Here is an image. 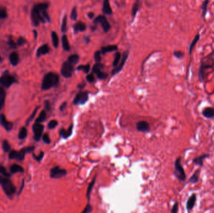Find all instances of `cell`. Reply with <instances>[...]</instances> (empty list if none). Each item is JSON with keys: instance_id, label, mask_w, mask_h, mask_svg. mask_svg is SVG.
Returning a JSON list of instances; mask_svg holds the SVG:
<instances>
[{"instance_id": "8d00e7d4", "label": "cell", "mask_w": 214, "mask_h": 213, "mask_svg": "<svg viewBox=\"0 0 214 213\" xmlns=\"http://www.w3.org/2000/svg\"><path fill=\"white\" fill-rule=\"evenodd\" d=\"M61 31L63 33L67 32V16L65 15L62 19V26H61Z\"/></svg>"}, {"instance_id": "d6a6232c", "label": "cell", "mask_w": 214, "mask_h": 213, "mask_svg": "<svg viewBox=\"0 0 214 213\" xmlns=\"http://www.w3.org/2000/svg\"><path fill=\"white\" fill-rule=\"evenodd\" d=\"M52 43H53V46L57 48L59 45V39L56 32H52Z\"/></svg>"}, {"instance_id": "f907efd6", "label": "cell", "mask_w": 214, "mask_h": 213, "mask_svg": "<svg viewBox=\"0 0 214 213\" xmlns=\"http://www.w3.org/2000/svg\"><path fill=\"white\" fill-rule=\"evenodd\" d=\"M44 155H45V154H44L43 152V151H41L40 153H39L38 156H36V155H33V157H34V159H35L36 161H37L38 162H40L41 161H42V160L43 159V157H44Z\"/></svg>"}, {"instance_id": "f35d334b", "label": "cell", "mask_w": 214, "mask_h": 213, "mask_svg": "<svg viewBox=\"0 0 214 213\" xmlns=\"http://www.w3.org/2000/svg\"><path fill=\"white\" fill-rule=\"evenodd\" d=\"M174 55L176 58H177L178 59H182L184 58L185 53H184V52H183L182 51L175 50V51H174Z\"/></svg>"}, {"instance_id": "ac0fdd59", "label": "cell", "mask_w": 214, "mask_h": 213, "mask_svg": "<svg viewBox=\"0 0 214 213\" xmlns=\"http://www.w3.org/2000/svg\"><path fill=\"white\" fill-rule=\"evenodd\" d=\"M137 129L140 132H147L150 130V126L147 121H141L137 123Z\"/></svg>"}, {"instance_id": "7c38bea8", "label": "cell", "mask_w": 214, "mask_h": 213, "mask_svg": "<svg viewBox=\"0 0 214 213\" xmlns=\"http://www.w3.org/2000/svg\"><path fill=\"white\" fill-rule=\"evenodd\" d=\"M128 57V52L126 51V52H125L123 53V55H122V59L121 60L120 63H119V65L115 69H114L113 70H112L111 73L112 76H114L116 74H117V73H120L121 72V71L122 70V69H123L126 62H127Z\"/></svg>"}, {"instance_id": "f1b7e54d", "label": "cell", "mask_w": 214, "mask_h": 213, "mask_svg": "<svg viewBox=\"0 0 214 213\" xmlns=\"http://www.w3.org/2000/svg\"><path fill=\"white\" fill-rule=\"evenodd\" d=\"M200 174V171L197 170L189 179V182H190L191 184H195L197 182H198L199 181Z\"/></svg>"}, {"instance_id": "9c48e42d", "label": "cell", "mask_w": 214, "mask_h": 213, "mask_svg": "<svg viewBox=\"0 0 214 213\" xmlns=\"http://www.w3.org/2000/svg\"><path fill=\"white\" fill-rule=\"evenodd\" d=\"M93 23L95 24L100 23L102 27L104 32H108L111 28V25L108 22L107 18L104 15H99L94 20Z\"/></svg>"}, {"instance_id": "816d5d0a", "label": "cell", "mask_w": 214, "mask_h": 213, "mask_svg": "<svg viewBox=\"0 0 214 213\" xmlns=\"http://www.w3.org/2000/svg\"><path fill=\"white\" fill-rule=\"evenodd\" d=\"M16 155H17V151L12 150L11 151H9L8 157L10 159H16Z\"/></svg>"}, {"instance_id": "9a60e30c", "label": "cell", "mask_w": 214, "mask_h": 213, "mask_svg": "<svg viewBox=\"0 0 214 213\" xmlns=\"http://www.w3.org/2000/svg\"><path fill=\"white\" fill-rule=\"evenodd\" d=\"M0 123H1L2 125L8 131H11L13 127V124L11 122H9V121H8L5 116L3 114L0 115Z\"/></svg>"}, {"instance_id": "c3c4849f", "label": "cell", "mask_w": 214, "mask_h": 213, "mask_svg": "<svg viewBox=\"0 0 214 213\" xmlns=\"http://www.w3.org/2000/svg\"><path fill=\"white\" fill-rule=\"evenodd\" d=\"M94 58L95 62L97 63H99L101 60V52L100 51H97V52L94 54Z\"/></svg>"}, {"instance_id": "7402d4cb", "label": "cell", "mask_w": 214, "mask_h": 213, "mask_svg": "<svg viewBox=\"0 0 214 213\" xmlns=\"http://www.w3.org/2000/svg\"><path fill=\"white\" fill-rule=\"evenodd\" d=\"M117 49H118V46L117 45H108L107 46L101 47L100 52H101V53L105 55L107 53L115 52V51H117Z\"/></svg>"}, {"instance_id": "6f0895ef", "label": "cell", "mask_w": 214, "mask_h": 213, "mask_svg": "<svg viewBox=\"0 0 214 213\" xmlns=\"http://www.w3.org/2000/svg\"><path fill=\"white\" fill-rule=\"evenodd\" d=\"M16 45L17 44L14 41H13L12 39H10L9 41V45L10 47L12 48H16Z\"/></svg>"}, {"instance_id": "7dc6e473", "label": "cell", "mask_w": 214, "mask_h": 213, "mask_svg": "<svg viewBox=\"0 0 214 213\" xmlns=\"http://www.w3.org/2000/svg\"><path fill=\"white\" fill-rule=\"evenodd\" d=\"M58 121H56V120H52V121H50L48 125V127L49 129H54L55 128H56L58 125Z\"/></svg>"}, {"instance_id": "4316f807", "label": "cell", "mask_w": 214, "mask_h": 213, "mask_svg": "<svg viewBox=\"0 0 214 213\" xmlns=\"http://www.w3.org/2000/svg\"><path fill=\"white\" fill-rule=\"evenodd\" d=\"M24 171L23 168L18 164H13L10 166V172L13 174L17 173V172H23Z\"/></svg>"}, {"instance_id": "9f6ffc18", "label": "cell", "mask_w": 214, "mask_h": 213, "mask_svg": "<svg viewBox=\"0 0 214 213\" xmlns=\"http://www.w3.org/2000/svg\"><path fill=\"white\" fill-rule=\"evenodd\" d=\"M25 42H26L25 39L21 37V38H19L18 39V43H17V45H19V46H21V45H23Z\"/></svg>"}, {"instance_id": "e7e4bbea", "label": "cell", "mask_w": 214, "mask_h": 213, "mask_svg": "<svg viewBox=\"0 0 214 213\" xmlns=\"http://www.w3.org/2000/svg\"><path fill=\"white\" fill-rule=\"evenodd\" d=\"M88 16L90 18V19H92L93 17H94V13H92V12H90L88 13Z\"/></svg>"}, {"instance_id": "f546056e", "label": "cell", "mask_w": 214, "mask_h": 213, "mask_svg": "<svg viewBox=\"0 0 214 213\" xmlns=\"http://www.w3.org/2000/svg\"><path fill=\"white\" fill-rule=\"evenodd\" d=\"M62 46H63V48L64 49V50L66 51V52H69V51L70 50V43H69L68 39V38H67L66 35H64L62 36Z\"/></svg>"}, {"instance_id": "6125c7cd", "label": "cell", "mask_w": 214, "mask_h": 213, "mask_svg": "<svg viewBox=\"0 0 214 213\" xmlns=\"http://www.w3.org/2000/svg\"><path fill=\"white\" fill-rule=\"evenodd\" d=\"M86 86V83H81V84H79L78 85V88L80 89H82L85 88V86Z\"/></svg>"}, {"instance_id": "11a10c76", "label": "cell", "mask_w": 214, "mask_h": 213, "mask_svg": "<svg viewBox=\"0 0 214 213\" xmlns=\"http://www.w3.org/2000/svg\"><path fill=\"white\" fill-rule=\"evenodd\" d=\"M86 79H87V80L88 81L89 83H93V82H95V76L93 75V74L91 73V74L87 75Z\"/></svg>"}, {"instance_id": "94428289", "label": "cell", "mask_w": 214, "mask_h": 213, "mask_svg": "<svg viewBox=\"0 0 214 213\" xmlns=\"http://www.w3.org/2000/svg\"><path fill=\"white\" fill-rule=\"evenodd\" d=\"M45 106L46 109H47L48 111H49V109H50V104H49V102L48 101H45Z\"/></svg>"}, {"instance_id": "6da1fadb", "label": "cell", "mask_w": 214, "mask_h": 213, "mask_svg": "<svg viewBox=\"0 0 214 213\" xmlns=\"http://www.w3.org/2000/svg\"><path fill=\"white\" fill-rule=\"evenodd\" d=\"M49 6L48 3H40L35 5L32 10L31 19L33 24L37 26L39 23H46V20L44 18L43 13L46 12V9Z\"/></svg>"}, {"instance_id": "3957f363", "label": "cell", "mask_w": 214, "mask_h": 213, "mask_svg": "<svg viewBox=\"0 0 214 213\" xmlns=\"http://www.w3.org/2000/svg\"><path fill=\"white\" fill-rule=\"evenodd\" d=\"M59 76L53 72L46 74L43 79L42 83V90L46 91L54 86H56L59 82Z\"/></svg>"}, {"instance_id": "b9f144b4", "label": "cell", "mask_w": 214, "mask_h": 213, "mask_svg": "<svg viewBox=\"0 0 214 213\" xmlns=\"http://www.w3.org/2000/svg\"><path fill=\"white\" fill-rule=\"evenodd\" d=\"M120 58H121V53H119V52H117L115 54V59H114V62H113V66H115V68L119 65Z\"/></svg>"}, {"instance_id": "ee69618b", "label": "cell", "mask_w": 214, "mask_h": 213, "mask_svg": "<svg viewBox=\"0 0 214 213\" xmlns=\"http://www.w3.org/2000/svg\"><path fill=\"white\" fill-rule=\"evenodd\" d=\"M70 18L71 19L73 20V21H76V19H77V9H76V6L73 7L72 10H71Z\"/></svg>"}, {"instance_id": "7bdbcfd3", "label": "cell", "mask_w": 214, "mask_h": 213, "mask_svg": "<svg viewBox=\"0 0 214 213\" xmlns=\"http://www.w3.org/2000/svg\"><path fill=\"white\" fill-rule=\"evenodd\" d=\"M0 174L2 175L3 176L6 177V178L10 177V174L7 171L6 168L2 165H0Z\"/></svg>"}, {"instance_id": "ab89813d", "label": "cell", "mask_w": 214, "mask_h": 213, "mask_svg": "<svg viewBox=\"0 0 214 213\" xmlns=\"http://www.w3.org/2000/svg\"><path fill=\"white\" fill-rule=\"evenodd\" d=\"M2 148L3 151L6 152V153H8V152H9L10 149H11V146H10L9 143H8V141L7 140H4L3 141Z\"/></svg>"}, {"instance_id": "8fae6325", "label": "cell", "mask_w": 214, "mask_h": 213, "mask_svg": "<svg viewBox=\"0 0 214 213\" xmlns=\"http://www.w3.org/2000/svg\"><path fill=\"white\" fill-rule=\"evenodd\" d=\"M44 130V126L39 123H35L33 126V131L34 133V139L36 141H39L42 137Z\"/></svg>"}, {"instance_id": "ba28073f", "label": "cell", "mask_w": 214, "mask_h": 213, "mask_svg": "<svg viewBox=\"0 0 214 213\" xmlns=\"http://www.w3.org/2000/svg\"><path fill=\"white\" fill-rule=\"evenodd\" d=\"M16 82L14 76L8 73H4L0 78V84L5 88H9L12 85Z\"/></svg>"}, {"instance_id": "2e32d148", "label": "cell", "mask_w": 214, "mask_h": 213, "mask_svg": "<svg viewBox=\"0 0 214 213\" xmlns=\"http://www.w3.org/2000/svg\"><path fill=\"white\" fill-rule=\"evenodd\" d=\"M73 129V124H71L66 130L63 128L61 129V130L59 131V135L63 139H67L69 137H70L71 135H72Z\"/></svg>"}, {"instance_id": "7a4b0ae2", "label": "cell", "mask_w": 214, "mask_h": 213, "mask_svg": "<svg viewBox=\"0 0 214 213\" xmlns=\"http://www.w3.org/2000/svg\"><path fill=\"white\" fill-rule=\"evenodd\" d=\"M213 69L214 58L213 55L210 54L202 59L198 72L199 82L200 83L204 82V79L206 77V73L208 72L209 69H211L212 72H213Z\"/></svg>"}, {"instance_id": "4fadbf2b", "label": "cell", "mask_w": 214, "mask_h": 213, "mask_svg": "<svg viewBox=\"0 0 214 213\" xmlns=\"http://www.w3.org/2000/svg\"><path fill=\"white\" fill-rule=\"evenodd\" d=\"M197 201V195L196 194L193 193L192 194L188 199L187 203H186V209L187 210V211H190L191 210H192L194 208L195 203Z\"/></svg>"}, {"instance_id": "277c9868", "label": "cell", "mask_w": 214, "mask_h": 213, "mask_svg": "<svg viewBox=\"0 0 214 213\" xmlns=\"http://www.w3.org/2000/svg\"><path fill=\"white\" fill-rule=\"evenodd\" d=\"M0 185H1L5 193L8 197L12 198L16 193V186L9 178L0 176Z\"/></svg>"}, {"instance_id": "cb8c5ba5", "label": "cell", "mask_w": 214, "mask_h": 213, "mask_svg": "<svg viewBox=\"0 0 214 213\" xmlns=\"http://www.w3.org/2000/svg\"><path fill=\"white\" fill-rule=\"evenodd\" d=\"M96 176L93 178V180L90 182V183L88 185V188H87V193H86V196H87V198L88 199V201H90V196H91V191H92V189L94 187V185L95 184V181H96Z\"/></svg>"}, {"instance_id": "f6af8a7d", "label": "cell", "mask_w": 214, "mask_h": 213, "mask_svg": "<svg viewBox=\"0 0 214 213\" xmlns=\"http://www.w3.org/2000/svg\"><path fill=\"white\" fill-rule=\"evenodd\" d=\"M39 108V107H37L36 108H35V109L34 110V111L33 112V113L32 114V115L30 116L29 118L28 119V120H27V121H26V125H27V126L29 125V123H31L32 121V120L34 119V118H35V115H36V113H37V111H38Z\"/></svg>"}, {"instance_id": "74e56055", "label": "cell", "mask_w": 214, "mask_h": 213, "mask_svg": "<svg viewBox=\"0 0 214 213\" xmlns=\"http://www.w3.org/2000/svg\"><path fill=\"white\" fill-rule=\"evenodd\" d=\"M90 69V65L89 64L85 65H80L77 67L76 70L78 71H83L85 73H88Z\"/></svg>"}, {"instance_id": "d6986e66", "label": "cell", "mask_w": 214, "mask_h": 213, "mask_svg": "<svg viewBox=\"0 0 214 213\" xmlns=\"http://www.w3.org/2000/svg\"><path fill=\"white\" fill-rule=\"evenodd\" d=\"M200 39V33H197V34L195 35V37L193 38L192 42L190 43L189 47V56H191L193 48H194V47L196 46L197 43L199 42Z\"/></svg>"}, {"instance_id": "f5cc1de1", "label": "cell", "mask_w": 214, "mask_h": 213, "mask_svg": "<svg viewBox=\"0 0 214 213\" xmlns=\"http://www.w3.org/2000/svg\"><path fill=\"white\" fill-rule=\"evenodd\" d=\"M42 139H43V141L44 143H45L46 144H50L51 139L49 138V135L47 133H45L43 135Z\"/></svg>"}, {"instance_id": "836d02e7", "label": "cell", "mask_w": 214, "mask_h": 213, "mask_svg": "<svg viewBox=\"0 0 214 213\" xmlns=\"http://www.w3.org/2000/svg\"><path fill=\"white\" fill-rule=\"evenodd\" d=\"M139 8H140V2H136L134 4L133 7H132V9H131V15H132V16H133L134 18H135V17L136 16V15H137V12H138Z\"/></svg>"}, {"instance_id": "5b68a950", "label": "cell", "mask_w": 214, "mask_h": 213, "mask_svg": "<svg viewBox=\"0 0 214 213\" xmlns=\"http://www.w3.org/2000/svg\"><path fill=\"white\" fill-rule=\"evenodd\" d=\"M182 158L178 157L175 161L174 163V175L177 179L180 181H185L187 179V175L184 169H183L182 163H181Z\"/></svg>"}, {"instance_id": "ffe728a7", "label": "cell", "mask_w": 214, "mask_h": 213, "mask_svg": "<svg viewBox=\"0 0 214 213\" xmlns=\"http://www.w3.org/2000/svg\"><path fill=\"white\" fill-rule=\"evenodd\" d=\"M86 29H87L86 25L81 22H77L73 26V29H74L75 33H78V32H85Z\"/></svg>"}, {"instance_id": "681fc988", "label": "cell", "mask_w": 214, "mask_h": 213, "mask_svg": "<svg viewBox=\"0 0 214 213\" xmlns=\"http://www.w3.org/2000/svg\"><path fill=\"white\" fill-rule=\"evenodd\" d=\"M96 75H97V78L98 79H105L108 76V74L105 73V72H100L97 73Z\"/></svg>"}, {"instance_id": "bcb514c9", "label": "cell", "mask_w": 214, "mask_h": 213, "mask_svg": "<svg viewBox=\"0 0 214 213\" xmlns=\"http://www.w3.org/2000/svg\"><path fill=\"white\" fill-rule=\"evenodd\" d=\"M93 210V207L91 206L89 202L86 205L85 208L83 210V211L81 212V213H91Z\"/></svg>"}, {"instance_id": "5bb4252c", "label": "cell", "mask_w": 214, "mask_h": 213, "mask_svg": "<svg viewBox=\"0 0 214 213\" xmlns=\"http://www.w3.org/2000/svg\"><path fill=\"white\" fill-rule=\"evenodd\" d=\"M202 116L207 119H213L214 118V108L206 107L202 111Z\"/></svg>"}, {"instance_id": "91938a15", "label": "cell", "mask_w": 214, "mask_h": 213, "mask_svg": "<svg viewBox=\"0 0 214 213\" xmlns=\"http://www.w3.org/2000/svg\"><path fill=\"white\" fill-rule=\"evenodd\" d=\"M83 42L86 43V44H88L90 42V38L88 36H85L83 37Z\"/></svg>"}, {"instance_id": "e575fe53", "label": "cell", "mask_w": 214, "mask_h": 213, "mask_svg": "<svg viewBox=\"0 0 214 213\" xmlns=\"http://www.w3.org/2000/svg\"><path fill=\"white\" fill-rule=\"evenodd\" d=\"M78 60H79V56L76 54L70 56L68 58V62L72 65H73L74 66L78 62Z\"/></svg>"}, {"instance_id": "83f0119b", "label": "cell", "mask_w": 214, "mask_h": 213, "mask_svg": "<svg viewBox=\"0 0 214 213\" xmlns=\"http://www.w3.org/2000/svg\"><path fill=\"white\" fill-rule=\"evenodd\" d=\"M5 98H6V92L4 89L2 87H0V110H1L5 103Z\"/></svg>"}, {"instance_id": "d590c367", "label": "cell", "mask_w": 214, "mask_h": 213, "mask_svg": "<svg viewBox=\"0 0 214 213\" xmlns=\"http://www.w3.org/2000/svg\"><path fill=\"white\" fill-rule=\"evenodd\" d=\"M27 134H28V132H27L26 128L25 127H23L21 128V129L19 130V134H18V138L19 139H22V140L26 138Z\"/></svg>"}, {"instance_id": "4dcf8cb0", "label": "cell", "mask_w": 214, "mask_h": 213, "mask_svg": "<svg viewBox=\"0 0 214 213\" xmlns=\"http://www.w3.org/2000/svg\"><path fill=\"white\" fill-rule=\"evenodd\" d=\"M46 113L45 110H43L42 112L40 113L38 118L36 119V123L41 124L42 123L44 122V121L46 120Z\"/></svg>"}, {"instance_id": "680465c9", "label": "cell", "mask_w": 214, "mask_h": 213, "mask_svg": "<svg viewBox=\"0 0 214 213\" xmlns=\"http://www.w3.org/2000/svg\"><path fill=\"white\" fill-rule=\"evenodd\" d=\"M66 106H67V103L66 102L63 103L62 104V105H61L60 107H59V110L61 111H63L66 108Z\"/></svg>"}, {"instance_id": "db71d44e", "label": "cell", "mask_w": 214, "mask_h": 213, "mask_svg": "<svg viewBox=\"0 0 214 213\" xmlns=\"http://www.w3.org/2000/svg\"><path fill=\"white\" fill-rule=\"evenodd\" d=\"M178 202H175L171 210V213H178Z\"/></svg>"}, {"instance_id": "30bf717a", "label": "cell", "mask_w": 214, "mask_h": 213, "mask_svg": "<svg viewBox=\"0 0 214 213\" xmlns=\"http://www.w3.org/2000/svg\"><path fill=\"white\" fill-rule=\"evenodd\" d=\"M88 99V93L86 91H81L76 94L73 100V104L75 105H83Z\"/></svg>"}, {"instance_id": "e0dca14e", "label": "cell", "mask_w": 214, "mask_h": 213, "mask_svg": "<svg viewBox=\"0 0 214 213\" xmlns=\"http://www.w3.org/2000/svg\"><path fill=\"white\" fill-rule=\"evenodd\" d=\"M209 157V154H203L200 156H199L192 159V163L195 165L199 166L200 167L203 165V160Z\"/></svg>"}, {"instance_id": "484cf974", "label": "cell", "mask_w": 214, "mask_h": 213, "mask_svg": "<svg viewBox=\"0 0 214 213\" xmlns=\"http://www.w3.org/2000/svg\"><path fill=\"white\" fill-rule=\"evenodd\" d=\"M9 62L13 66H16L19 63V55L16 52H13L9 55Z\"/></svg>"}, {"instance_id": "8992f818", "label": "cell", "mask_w": 214, "mask_h": 213, "mask_svg": "<svg viewBox=\"0 0 214 213\" xmlns=\"http://www.w3.org/2000/svg\"><path fill=\"white\" fill-rule=\"evenodd\" d=\"M67 175V171L65 169H62L59 166H55L50 169L49 176L52 179H59L65 177Z\"/></svg>"}, {"instance_id": "52a82bcc", "label": "cell", "mask_w": 214, "mask_h": 213, "mask_svg": "<svg viewBox=\"0 0 214 213\" xmlns=\"http://www.w3.org/2000/svg\"><path fill=\"white\" fill-rule=\"evenodd\" d=\"M73 66L74 65L70 63L67 60L66 62H64L61 68V74L62 75L66 78H71L72 76L73 72Z\"/></svg>"}, {"instance_id": "1f68e13d", "label": "cell", "mask_w": 214, "mask_h": 213, "mask_svg": "<svg viewBox=\"0 0 214 213\" xmlns=\"http://www.w3.org/2000/svg\"><path fill=\"white\" fill-rule=\"evenodd\" d=\"M104 68V65L101 64L100 63H96L92 68V72L93 73L97 74L100 72H101V70H102Z\"/></svg>"}, {"instance_id": "44dd1931", "label": "cell", "mask_w": 214, "mask_h": 213, "mask_svg": "<svg viewBox=\"0 0 214 213\" xmlns=\"http://www.w3.org/2000/svg\"><path fill=\"white\" fill-rule=\"evenodd\" d=\"M49 52V47L47 44H45L42 45V46H40L36 52V56L38 57H39L42 55L48 54Z\"/></svg>"}, {"instance_id": "60d3db41", "label": "cell", "mask_w": 214, "mask_h": 213, "mask_svg": "<svg viewBox=\"0 0 214 213\" xmlns=\"http://www.w3.org/2000/svg\"><path fill=\"white\" fill-rule=\"evenodd\" d=\"M8 16V13L6 8L0 6V19H5Z\"/></svg>"}, {"instance_id": "603a6c76", "label": "cell", "mask_w": 214, "mask_h": 213, "mask_svg": "<svg viewBox=\"0 0 214 213\" xmlns=\"http://www.w3.org/2000/svg\"><path fill=\"white\" fill-rule=\"evenodd\" d=\"M102 11L104 14L107 15H111L112 14V9L110 6V4L108 0H105L103 4Z\"/></svg>"}, {"instance_id": "be15d7a7", "label": "cell", "mask_w": 214, "mask_h": 213, "mask_svg": "<svg viewBox=\"0 0 214 213\" xmlns=\"http://www.w3.org/2000/svg\"><path fill=\"white\" fill-rule=\"evenodd\" d=\"M24 186H25V182H24V180L23 181V182H22V186H21V188H20V189H19V192H18V195H19L20 193H21V192H22V191H23V188H24Z\"/></svg>"}, {"instance_id": "d4e9b609", "label": "cell", "mask_w": 214, "mask_h": 213, "mask_svg": "<svg viewBox=\"0 0 214 213\" xmlns=\"http://www.w3.org/2000/svg\"><path fill=\"white\" fill-rule=\"evenodd\" d=\"M209 3H210V1H203L200 6L202 17L204 19H206V18L207 10H208V5Z\"/></svg>"}]
</instances>
